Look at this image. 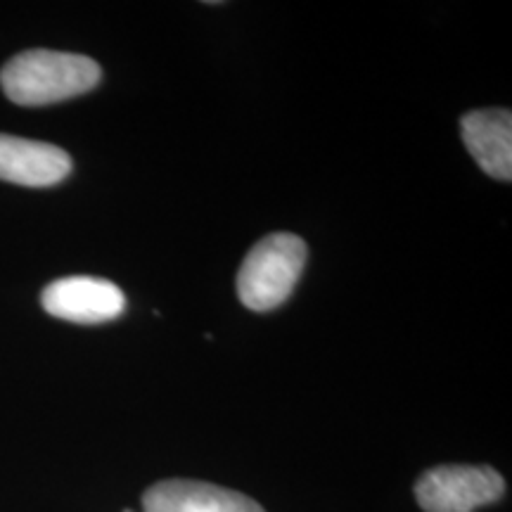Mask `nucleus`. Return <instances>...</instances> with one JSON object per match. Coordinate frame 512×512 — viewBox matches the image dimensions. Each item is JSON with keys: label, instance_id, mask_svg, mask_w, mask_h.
I'll return each mask as SVG.
<instances>
[{"label": "nucleus", "instance_id": "f257e3e1", "mask_svg": "<svg viewBox=\"0 0 512 512\" xmlns=\"http://www.w3.org/2000/svg\"><path fill=\"white\" fill-rule=\"evenodd\" d=\"M100 76V64L86 55L27 50L0 69V86L15 105L41 107L93 91Z\"/></svg>", "mask_w": 512, "mask_h": 512}, {"label": "nucleus", "instance_id": "6e6552de", "mask_svg": "<svg viewBox=\"0 0 512 512\" xmlns=\"http://www.w3.org/2000/svg\"><path fill=\"white\" fill-rule=\"evenodd\" d=\"M126 512H133V510H126Z\"/></svg>", "mask_w": 512, "mask_h": 512}, {"label": "nucleus", "instance_id": "39448f33", "mask_svg": "<svg viewBox=\"0 0 512 512\" xmlns=\"http://www.w3.org/2000/svg\"><path fill=\"white\" fill-rule=\"evenodd\" d=\"M69 171L72 157L60 147L0 133V181L27 188H48L64 181Z\"/></svg>", "mask_w": 512, "mask_h": 512}, {"label": "nucleus", "instance_id": "0eeeda50", "mask_svg": "<svg viewBox=\"0 0 512 512\" xmlns=\"http://www.w3.org/2000/svg\"><path fill=\"white\" fill-rule=\"evenodd\" d=\"M465 147L479 169L496 181L512 178V114L508 110H477L460 121Z\"/></svg>", "mask_w": 512, "mask_h": 512}, {"label": "nucleus", "instance_id": "20e7f679", "mask_svg": "<svg viewBox=\"0 0 512 512\" xmlns=\"http://www.w3.org/2000/svg\"><path fill=\"white\" fill-rule=\"evenodd\" d=\"M41 304L50 316L69 320V323L93 325L119 318L126 309V297L110 280L69 275L43 290Z\"/></svg>", "mask_w": 512, "mask_h": 512}, {"label": "nucleus", "instance_id": "7ed1b4c3", "mask_svg": "<svg viewBox=\"0 0 512 512\" xmlns=\"http://www.w3.org/2000/svg\"><path fill=\"white\" fill-rule=\"evenodd\" d=\"M503 494V477L489 465H439L415 484V498L425 512H472Z\"/></svg>", "mask_w": 512, "mask_h": 512}, {"label": "nucleus", "instance_id": "f03ea898", "mask_svg": "<svg viewBox=\"0 0 512 512\" xmlns=\"http://www.w3.org/2000/svg\"><path fill=\"white\" fill-rule=\"evenodd\" d=\"M306 254L304 240L292 233H273L256 242L238 273L240 302L256 313L278 309L297 285Z\"/></svg>", "mask_w": 512, "mask_h": 512}, {"label": "nucleus", "instance_id": "423d86ee", "mask_svg": "<svg viewBox=\"0 0 512 512\" xmlns=\"http://www.w3.org/2000/svg\"><path fill=\"white\" fill-rule=\"evenodd\" d=\"M145 512H266L259 503L223 486L195 479H166L145 491Z\"/></svg>", "mask_w": 512, "mask_h": 512}]
</instances>
